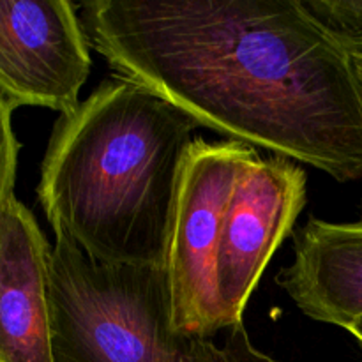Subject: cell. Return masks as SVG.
Returning a JSON list of instances; mask_svg holds the SVG:
<instances>
[{
	"mask_svg": "<svg viewBox=\"0 0 362 362\" xmlns=\"http://www.w3.org/2000/svg\"><path fill=\"white\" fill-rule=\"evenodd\" d=\"M255 154L240 141L202 136L187 151L165 262L172 325L182 334L207 338L226 331L218 293V251L233 186Z\"/></svg>",
	"mask_w": 362,
	"mask_h": 362,
	"instance_id": "obj_4",
	"label": "cell"
},
{
	"mask_svg": "<svg viewBox=\"0 0 362 362\" xmlns=\"http://www.w3.org/2000/svg\"><path fill=\"white\" fill-rule=\"evenodd\" d=\"M67 0H0V95L13 106L60 115L80 105L90 45Z\"/></svg>",
	"mask_w": 362,
	"mask_h": 362,
	"instance_id": "obj_6",
	"label": "cell"
},
{
	"mask_svg": "<svg viewBox=\"0 0 362 362\" xmlns=\"http://www.w3.org/2000/svg\"><path fill=\"white\" fill-rule=\"evenodd\" d=\"M88 45L200 127L362 179V83L300 0H95Z\"/></svg>",
	"mask_w": 362,
	"mask_h": 362,
	"instance_id": "obj_1",
	"label": "cell"
},
{
	"mask_svg": "<svg viewBox=\"0 0 362 362\" xmlns=\"http://www.w3.org/2000/svg\"><path fill=\"white\" fill-rule=\"evenodd\" d=\"M276 283L311 320L346 329L362 318V205L356 221L311 216L293 235V260Z\"/></svg>",
	"mask_w": 362,
	"mask_h": 362,
	"instance_id": "obj_8",
	"label": "cell"
},
{
	"mask_svg": "<svg viewBox=\"0 0 362 362\" xmlns=\"http://www.w3.org/2000/svg\"><path fill=\"white\" fill-rule=\"evenodd\" d=\"M356 69H357V74H359V80L362 83V60H356Z\"/></svg>",
	"mask_w": 362,
	"mask_h": 362,
	"instance_id": "obj_12",
	"label": "cell"
},
{
	"mask_svg": "<svg viewBox=\"0 0 362 362\" xmlns=\"http://www.w3.org/2000/svg\"><path fill=\"white\" fill-rule=\"evenodd\" d=\"M346 331L350 332V334L354 336V338L357 339V341L362 345V318H357V320H354L352 324L346 327Z\"/></svg>",
	"mask_w": 362,
	"mask_h": 362,
	"instance_id": "obj_11",
	"label": "cell"
},
{
	"mask_svg": "<svg viewBox=\"0 0 362 362\" xmlns=\"http://www.w3.org/2000/svg\"><path fill=\"white\" fill-rule=\"evenodd\" d=\"M14 108L0 95V211L14 197L20 144L13 129Z\"/></svg>",
	"mask_w": 362,
	"mask_h": 362,
	"instance_id": "obj_10",
	"label": "cell"
},
{
	"mask_svg": "<svg viewBox=\"0 0 362 362\" xmlns=\"http://www.w3.org/2000/svg\"><path fill=\"white\" fill-rule=\"evenodd\" d=\"M48 293L55 362H281L244 322L221 341L175 331L165 267L105 264L66 237L52 246Z\"/></svg>",
	"mask_w": 362,
	"mask_h": 362,
	"instance_id": "obj_3",
	"label": "cell"
},
{
	"mask_svg": "<svg viewBox=\"0 0 362 362\" xmlns=\"http://www.w3.org/2000/svg\"><path fill=\"white\" fill-rule=\"evenodd\" d=\"M198 126L158 92L115 74L62 113L37 186L55 237L94 260L165 267L184 161Z\"/></svg>",
	"mask_w": 362,
	"mask_h": 362,
	"instance_id": "obj_2",
	"label": "cell"
},
{
	"mask_svg": "<svg viewBox=\"0 0 362 362\" xmlns=\"http://www.w3.org/2000/svg\"><path fill=\"white\" fill-rule=\"evenodd\" d=\"M308 175L279 156L247 159L233 186L218 251V293L226 329L243 324L251 293L308 202Z\"/></svg>",
	"mask_w": 362,
	"mask_h": 362,
	"instance_id": "obj_5",
	"label": "cell"
},
{
	"mask_svg": "<svg viewBox=\"0 0 362 362\" xmlns=\"http://www.w3.org/2000/svg\"><path fill=\"white\" fill-rule=\"evenodd\" d=\"M49 253L34 214L11 197L0 211V362H55Z\"/></svg>",
	"mask_w": 362,
	"mask_h": 362,
	"instance_id": "obj_7",
	"label": "cell"
},
{
	"mask_svg": "<svg viewBox=\"0 0 362 362\" xmlns=\"http://www.w3.org/2000/svg\"><path fill=\"white\" fill-rule=\"evenodd\" d=\"M310 16L356 60H362V0H300Z\"/></svg>",
	"mask_w": 362,
	"mask_h": 362,
	"instance_id": "obj_9",
	"label": "cell"
}]
</instances>
